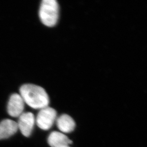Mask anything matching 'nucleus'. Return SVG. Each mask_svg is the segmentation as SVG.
<instances>
[{"label":"nucleus","instance_id":"obj_1","mask_svg":"<svg viewBox=\"0 0 147 147\" xmlns=\"http://www.w3.org/2000/svg\"><path fill=\"white\" fill-rule=\"evenodd\" d=\"M20 95L24 102L34 109L40 110L49 105V96L40 86L32 84L23 85L20 89Z\"/></svg>","mask_w":147,"mask_h":147},{"label":"nucleus","instance_id":"obj_2","mask_svg":"<svg viewBox=\"0 0 147 147\" xmlns=\"http://www.w3.org/2000/svg\"><path fill=\"white\" fill-rule=\"evenodd\" d=\"M59 14L58 3L55 0H43L40 4L39 15L42 23L53 27L57 23Z\"/></svg>","mask_w":147,"mask_h":147},{"label":"nucleus","instance_id":"obj_3","mask_svg":"<svg viewBox=\"0 0 147 147\" xmlns=\"http://www.w3.org/2000/svg\"><path fill=\"white\" fill-rule=\"evenodd\" d=\"M57 118V112L55 110L48 106L40 110L35 122L39 128L47 131L53 127Z\"/></svg>","mask_w":147,"mask_h":147},{"label":"nucleus","instance_id":"obj_4","mask_svg":"<svg viewBox=\"0 0 147 147\" xmlns=\"http://www.w3.org/2000/svg\"><path fill=\"white\" fill-rule=\"evenodd\" d=\"M35 123L34 116L32 113H24L19 117L17 126L18 129L25 137H28L32 133Z\"/></svg>","mask_w":147,"mask_h":147},{"label":"nucleus","instance_id":"obj_5","mask_svg":"<svg viewBox=\"0 0 147 147\" xmlns=\"http://www.w3.org/2000/svg\"><path fill=\"white\" fill-rule=\"evenodd\" d=\"M25 102L20 95L14 93L11 95L7 105L9 115L13 117H19L24 113Z\"/></svg>","mask_w":147,"mask_h":147},{"label":"nucleus","instance_id":"obj_6","mask_svg":"<svg viewBox=\"0 0 147 147\" xmlns=\"http://www.w3.org/2000/svg\"><path fill=\"white\" fill-rule=\"evenodd\" d=\"M48 143L51 147H63L72 143L68 137L61 132H52L48 138Z\"/></svg>","mask_w":147,"mask_h":147},{"label":"nucleus","instance_id":"obj_7","mask_svg":"<svg viewBox=\"0 0 147 147\" xmlns=\"http://www.w3.org/2000/svg\"><path fill=\"white\" fill-rule=\"evenodd\" d=\"M17 122L10 119H6L0 122V140L5 139L13 136L18 131Z\"/></svg>","mask_w":147,"mask_h":147},{"label":"nucleus","instance_id":"obj_8","mask_svg":"<svg viewBox=\"0 0 147 147\" xmlns=\"http://www.w3.org/2000/svg\"><path fill=\"white\" fill-rule=\"evenodd\" d=\"M56 122L59 129L64 134L70 133L75 129V121L67 114H63L57 118Z\"/></svg>","mask_w":147,"mask_h":147},{"label":"nucleus","instance_id":"obj_9","mask_svg":"<svg viewBox=\"0 0 147 147\" xmlns=\"http://www.w3.org/2000/svg\"><path fill=\"white\" fill-rule=\"evenodd\" d=\"M70 147L69 146H65V147Z\"/></svg>","mask_w":147,"mask_h":147}]
</instances>
